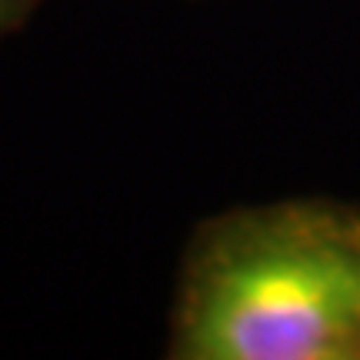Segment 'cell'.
I'll return each mask as SVG.
<instances>
[{"label": "cell", "mask_w": 360, "mask_h": 360, "mask_svg": "<svg viewBox=\"0 0 360 360\" xmlns=\"http://www.w3.org/2000/svg\"><path fill=\"white\" fill-rule=\"evenodd\" d=\"M170 360H360V204L281 197L204 217L184 244Z\"/></svg>", "instance_id": "cell-1"}, {"label": "cell", "mask_w": 360, "mask_h": 360, "mask_svg": "<svg viewBox=\"0 0 360 360\" xmlns=\"http://www.w3.org/2000/svg\"><path fill=\"white\" fill-rule=\"evenodd\" d=\"M37 4L40 0H0V37L13 34V30L34 13Z\"/></svg>", "instance_id": "cell-2"}]
</instances>
